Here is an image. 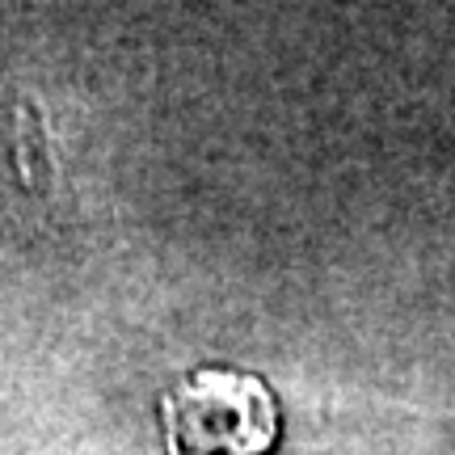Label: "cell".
Returning <instances> with one entry per match:
<instances>
[{"mask_svg":"<svg viewBox=\"0 0 455 455\" xmlns=\"http://www.w3.org/2000/svg\"><path fill=\"white\" fill-rule=\"evenodd\" d=\"M17 164H21V181L34 195H51L55 190V156H51V135L43 123V110L26 101L17 110Z\"/></svg>","mask_w":455,"mask_h":455,"instance_id":"obj_2","label":"cell"},{"mask_svg":"<svg viewBox=\"0 0 455 455\" xmlns=\"http://www.w3.org/2000/svg\"><path fill=\"white\" fill-rule=\"evenodd\" d=\"M161 422L178 455H266L278 439V401L258 375L203 367L164 392Z\"/></svg>","mask_w":455,"mask_h":455,"instance_id":"obj_1","label":"cell"}]
</instances>
